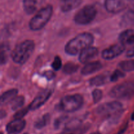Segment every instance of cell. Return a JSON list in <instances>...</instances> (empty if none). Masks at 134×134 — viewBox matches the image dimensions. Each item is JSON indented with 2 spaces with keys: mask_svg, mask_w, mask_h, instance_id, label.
<instances>
[{
  "mask_svg": "<svg viewBox=\"0 0 134 134\" xmlns=\"http://www.w3.org/2000/svg\"><path fill=\"white\" fill-rule=\"evenodd\" d=\"M94 42V37L88 32L81 33L71 39L65 47V53L70 55H75L87 47H90Z\"/></svg>",
  "mask_w": 134,
  "mask_h": 134,
  "instance_id": "cell-1",
  "label": "cell"
},
{
  "mask_svg": "<svg viewBox=\"0 0 134 134\" xmlns=\"http://www.w3.org/2000/svg\"><path fill=\"white\" fill-rule=\"evenodd\" d=\"M35 48V43L32 40H26L17 45L11 53V56L14 63L24 64L27 61Z\"/></svg>",
  "mask_w": 134,
  "mask_h": 134,
  "instance_id": "cell-2",
  "label": "cell"
},
{
  "mask_svg": "<svg viewBox=\"0 0 134 134\" xmlns=\"http://www.w3.org/2000/svg\"><path fill=\"white\" fill-rule=\"evenodd\" d=\"M52 12L53 7L51 5H47L40 9L30 20V29L34 31H37L43 28L51 19Z\"/></svg>",
  "mask_w": 134,
  "mask_h": 134,
  "instance_id": "cell-3",
  "label": "cell"
},
{
  "mask_svg": "<svg viewBox=\"0 0 134 134\" xmlns=\"http://www.w3.org/2000/svg\"><path fill=\"white\" fill-rule=\"evenodd\" d=\"M83 105V97L79 94L70 95L63 97L58 104V109L65 112L77 111Z\"/></svg>",
  "mask_w": 134,
  "mask_h": 134,
  "instance_id": "cell-4",
  "label": "cell"
},
{
  "mask_svg": "<svg viewBox=\"0 0 134 134\" xmlns=\"http://www.w3.org/2000/svg\"><path fill=\"white\" fill-rule=\"evenodd\" d=\"M109 95L116 99H131L134 95V83L124 82L116 85L109 91Z\"/></svg>",
  "mask_w": 134,
  "mask_h": 134,
  "instance_id": "cell-5",
  "label": "cell"
},
{
  "mask_svg": "<svg viewBox=\"0 0 134 134\" xmlns=\"http://www.w3.org/2000/svg\"><path fill=\"white\" fill-rule=\"evenodd\" d=\"M96 14V8L94 5H86L76 13L74 21L77 24L86 25L93 21Z\"/></svg>",
  "mask_w": 134,
  "mask_h": 134,
  "instance_id": "cell-6",
  "label": "cell"
},
{
  "mask_svg": "<svg viewBox=\"0 0 134 134\" xmlns=\"http://www.w3.org/2000/svg\"><path fill=\"white\" fill-rule=\"evenodd\" d=\"M122 105L118 101L106 102L98 106L97 112L99 114L111 118H116L122 112Z\"/></svg>",
  "mask_w": 134,
  "mask_h": 134,
  "instance_id": "cell-7",
  "label": "cell"
},
{
  "mask_svg": "<svg viewBox=\"0 0 134 134\" xmlns=\"http://www.w3.org/2000/svg\"><path fill=\"white\" fill-rule=\"evenodd\" d=\"M53 90L51 88H47L42 91L40 93L37 95V97L33 100L32 102L29 105L30 110H35L43 106L52 95Z\"/></svg>",
  "mask_w": 134,
  "mask_h": 134,
  "instance_id": "cell-8",
  "label": "cell"
},
{
  "mask_svg": "<svg viewBox=\"0 0 134 134\" xmlns=\"http://www.w3.org/2000/svg\"><path fill=\"white\" fill-rule=\"evenodd\" d=\"M125 50V45L120 43L105 49L102 52V57L106 60H111L121 55Z\"/></svg>",
  "mask_w": 134,
  "mask_h": 134,
  "instance_id": "cell-9",
  "label": "cell"
},
{
  "mask_svg": "<svg viewBox=\"0 0 134 134\" xmlns=\"http://www.w3.org/2000/svg\"><path fill=\"white\" fill-rule=\"evenodd\" d=\"M104 5L106 10L111 13H120L126 6L124 0H105Z\"/></svg>",
  "mask_w": 134,
  "mask_h": 134,
  "instance_id": "cell-10",
  "label": "cell"
},
{
  "mask_svg": "<svg viewBox=\"0 0 134 134\" xmlns=\"http://www.w3.org/2000/svg\"><path fill=\"white\" fill-rule=\"evenodd\" d=\"M98 55V49L94 47H89L80 53L79 61L81 63H87L96 57Z\"/></svg>",
  "mask_w": 134,
  "mask_h": 134,
  "instance_id": "cell-11",
  "label": "cell"
},
{
  "mask_svg": "<svg viewBox=\"0 0 134 134\" xmlns=\"http://www.w3.org/2000/svg\"><path fill=\"white\" fill-rule=\"evenodd\" d=\"M26 126V121L22 119H15L9 122L6 127L9 134H17L22 131Z\"/></svg>",
  "mask_w": 134,
  "mask_h": 134,
  "instance_id": "cell-12",
  "label": "cell"
},
{
  "mask_svg": "<svg viewBox=\"0 0 134 134\" xmlns=\"http://www.w3.org/2000/svg\"><path fill=\"white\" fill-rule=\"evenodd\" d=\"M44 0H23V7L27 14H31L38 10Z\"/></svg>",
  "mask_w": 134,
  "mask_h": 134,
  "instance_id": "cell-13",
  "label": "cell"
},
{
  "mask_svg": "<svg viewBox=\"0 0 134 134\" xmlns=\"http://www.w3.org/2000/svg\"><path fill=\"white\" fill-rule=\"evenodd\" d=\"M102 64L100 62L96 61L88 63L82 68L81 74L83 75H89L102 69Z\"/></svg>",
  "mask_w": 134,
  "mask_h": 134,
  "instance_id": "cell-14",
  "label": "cell"
},
{
  "mask_svg": "<svg viewBox=\"0 0 134 134\" xmlns=\"http://www.w3.org/2000/svg\"><path fill=\"white\" fill-rule=\"evenodd\" d=\"M119 40L123 44H134V30H127L120 33Z\"/></svg>",
  "mask_w": 134,
  "mask_h": 134,
  "instance_id": "cell-15",
  "label": "cell"
},
{
  "mask_svg": "<svg viewBox=\"0 0 134 134\" xmlns=\"http://www.w3.org/2000/svg\"><path fill=\"white\" fill-rule=\"evenodd\" d=\"M82 1V0H66L63 1L61 5V10L65 13L71 11L79 6Z\"/></svg>",
  "mask_w": 134,
  "mask_h": 134,
  "instance_id": "cell-16",
  "label": "cell"
},
{
  "mask_svg": "<svg viewBox=\"0 0 134 134\" xmlns=\"http://www.w3.org/2000/svg\"><path fill=\"white\" fill-rule=\"evenodd\" d=\"M18 93V90L16 89H12L4 92L1 96V104H4L10 102L16 97Z\"/></svg>",
  "mask_w": 134,
  "mask_h": 134,
  "instance_id": "cell-17",
  "label": "cell"
},
{
  "mask_svg": "<svg viewBox=\"0 0 134 134\" xmlns=\"http://www.w3.org/2000/svg\"><path fill=\"white\" fill-rule=\"evenodd\" d=\"M10 54V47L7 43H2L1 45V64H4L7 62Z\"/></svg>",
  "mask_w": 134,
  "mask_h": 134,
  "instance_id": "cell-18",
  "label": "cell"
},
{
  "mask_svg": "<svg viewBox=\"0 0 134 134\" xmlns=\"http://www.w3.org/2000/svg\"><path fill=\"white\" fill-rule=\"evenodd\" d=\"M107 81V76L105 74H100L90 79V84L93 86H101L106 84Z\"/></svg>",
  "mask_w": 134,
  "mask_h": 134,
  "instance_id": "cell-19",
  "label": "cell"
},
{
  "mask_svg": "<svg viewBox=\"0 0 134 134\" xmlns=\"http://www.w3.org/2000/svg\"><path fill=\"white\" fill-rule=\"evenodd\" d=\"M50 121V115L49 114H45L39 120L36 121L34 123V127L36 129L40 130L43 128L44 126H47Z\"/></svg>",
  "mask_w": 134,
  "mask_h": 134,
  "instance_id": "cell-20",
  "label": "cell"
},
{
  "mask_svg": "<svg viewBox=\"0 0 134 134\" xmlns=\"http://www.w3.org/2000/svg\"><path fill=\"white\" fill-rule=\"evenodd\" d=\"M25 99L23 96H18L16 97L13 101H11V109L13 110H18L20 108L23 106L24 103Z\"/></svg>",
  "mask_w": 134,
  "mask_h": 134,
  "instance_id": "cell-21",
  "label": "cell"
},
{
  "mask_svg": "<svg viewBox=\"0 0 134 134\" xmlns=\"http://www.w3.org/2000/svg\"><path fill=\"white\" fill-rule=\"evenodd\" d=\"M79 68V66L73 63H68L64 66L63 72L66 74H72L77 72Z\"/></svg>",
  "mask_w": 134,
  "mask_h": 134,
  "instance_id": "cell-22",
  "label": "cell"
},
{
  "mask_svg": "<svg viewBox=\"0 0 134 134\" xmlns=\"http://www.w3.org/2000/svg\"><path fill=\"white\" fill-rule=\"evenodd\" d=\"M119 66L122 70L126 72L134 71V59L130 60L122 61L119 64Z\"/></svg>",
  "mask_w": 134,
  "mask_h": 134,
  "instance_id": "cell-23",
  "label": "cell"
},
{
  "mask_svg": "<svg viewBox=\"0 0 134 134\" xmlns=\"http://www.w3.org/2000/svg\"><path fill=\"white\" fill-rule=\"evenodd\" d=\"M81 122L80 120L73 119L72 120L68 122L65 124V128H66V130L70 131V130H72L73 129H75L77 127H78L80 126V124H81Z\"/></svg>",
  "mask_w": 134,
  "mask_h": 134,
  "instance_id": "cell-24",
  "label": "cell"
},
{
  "mask_svg": "<svg viewBox=\"0 0 134 134\" xmlns=\"http://www.w3.org/2000/svg\"><path fill=\"white\" fill-rule=\"evenodd\" d=\"M125 76V74L123 73L122 72H121L119 70H116L115 71H114L113 73L111 74V77H110V80L111 81H116L119 80L120 78L124 77Z\"/></svg>",
  "mask_w": 134,
  "mask_h": 134,
  "instance_id": "cell-25",
  "label": "cell"
},
{
  "mask_svg": "<svg viewBox=\"0 0 134 134\" xmlns=\"http://www.w3.org/2000/svg\"><path fill=\"white\" fill-rule=\"evenodd\" d=\"M102 95H103L102 91L100 89H94L92 91V97L93 100H94V102L95 103H98V102H99L101 101V99H102Z\"/></svg>",
  "mask_w": 134,
  "mask_h": 134,
  "instance_id": "cell-26",
  "label": "cell"
},
{
  "mask_svg": "<svg viewBox=\"0 0 134 134\" xmlns=\"http://www.w3.org/2000/svg\"><path fill=\"white\" fill-rule=\"evenodd\" d=\"M29 110H30V109L28 106L27 108H24V109L18 110L14 115V118L15 119H22V118H23L27 114Z\"/></svg>",
  "mask_w": 134,
  "mask_h": 134,
  "instance_id": "cell-27",
  "label": "cell"
},
{
  "mask_svg": "<svg viewBox=\"0 0 134 134\" xmlns=\"http://www.w3.org/2000/svg\"><path fill=\"white\" fill-rule=\"evenodd\" d=\"M62 66V60L58 56H56L54 59V61L52 64V68L54 70L57 71L61 68Z\"/></svg>",
  "mask_w": 134,
  "mask_h": 134,
  "instance_id": "cell-28",
  "label": "cell"
},
{
  "mask_svg": "<svg viewBox=\"0 0 134 134\" xmlns=\"http://www.w3.org/2000/svg\"><path fill=\"white\" fill-rule=\"evenodd\" d=\"M67 120H68V117L67 116H61L60 118H57L54 122L55 127L56 129H58L62 126H63V124H64V123L66 124L67 123H65V122H66Z\"/></svg>",
  "mask_w": 134,
  "mask_h": 134,
  "instance_id": "cell-29",
  "label": "cell"
},
{
  "mask_svg": "<svg viewBox=\"0 0 134 134\" xmlns=\"http://www.w3.org/2000/svg\"><path fill=\"white\" fill-rule=\"evenodd\" d=\"M43 76H44L45 78H47L48 80H52L55 77V73L54 72L51 70H48V71H46V72H44L43 74Z\"/></svg>",
  "mask_w": 134,
  "mask_h": 134,
  "instance_id": "cell-30",
  "label": "cell"
},
{
  "mask_svg": "<svg viewBox=\"0 0 134 134\" xmlns=\"http://www.w3.org/2000/svg\"><path fill=\"white\" fill-rule=\"evenodd\" d=\"M125 17H126L127 19L134 20V7L126 14Z\"/></svg>",
  "mask_w": 134,
  "mask_h": 134,
  "instance_id": "cell-31",
  "label": "cell"
},
{
  "mask_svg": "<svg viewBox=\"0 0 134 134\" xmlns=\"http://www.w3.org/2000/svg\"><path fill=\"white\" fill-rule=\"evenodd\" d=\"M126 56L128 58L134 57V46L130 49L126 53Z\"/></svg>",
  "mask_w": 134,
  "mask_h": 134,
  "instance_id": "cell-32",
  "label": "cell"
},
{
  "mask_svg": "<svg viewBox=\"0 0 134 134\" xmlns=\"http://www.w3.org/2000/svg\"><path fill=\"white\" fill-rule=\"evenodd\" d=\"M6 116V112H5L4 110H1V119H3V118H4V116Z\"/></svg>",
  "mask_w": 134,
  "mask_h": 134,
  "instance_id": "cell-33",
  "label": "cell"
},
{
  "mask_svg": "<svg viewBox=\"0 0 134 134\" xmlns=\"http://www.w3.org/2000/svg\"><path fill=\"white\" fill-rule=\"evenodd\" d=\"M131 118H132V120H134V112L133 113H132V116H131Z\"/></svg>",
  "mask_w": 134,
  "mask_h": 134,
  "instance_id": "cell-34",
  "label": "cell"
},
{
  "mask_svg": "<svg viewBox=\"0 0 134 134\" xmlns=\"http://www.w3.org/2000/svg\"><path fill=\"white\" fill-rule=\"evenodd\" d=\"M91 134H102V133H99V132H98V131H96V132L92 133Z\"/></svg>",
  "mask_w": 134,
  "mask_h": 134,
  "instance_id": "cell-35",
  "label": "cell"
},
{
  "mask_svg": "<svg viewBox=\"0 0 134 134\" xmlns=\"http://www.w3.org/2000/svg\"><path fill=\"white\" fill-rule=\"evenodd\" d=\"M62 134H73V133H62Z\"/></svg>",
  "mask_w": 134,
  "mask_h": 134,
  "instance_id": "cell-36",
  "label": "cell"
},
{
  "mask_svg": "<svg viewBox=\"0 0 134 134\" xmlns=\"http://www.w3.org/2000/svg\"><path fill=\"white\" fill-rule=\"evenodd\" d=\"M62 1H66V0H62Z\"/></svg>",
  "mask_w": 134,
  "mask_h": 134,
  "instance_id": "cell-37",
  "label": "cell"
},
{
  "mask_svg": "<svg viewBox=\"0 0 134 134\" xmlns=\"http://www.w3.org/2000/svg\"><path fill=\"white\" fill-rule=\"evenodd\" d=\"M131 1H134V0H131Z\"/></svg>",
  "mask_w": 134,
  "mask_h": 134,
  "instance_id": "cell-38",
  "label": "cell"
},
{
  "mask_svg": "<svg viewBox=\"0 0 134 134\" xmlns=\"http://www.w3.org/2000/svg\"><path fill=\"white\" fill-rule=\"evenodd\" d=\"M24 134H28V133H24Z\"/></svg>",
  "mask_w": 134,
  "mask_h": 134,
  "instance_id": "cell-39",
  "label": "cell"
}]
</instances>
